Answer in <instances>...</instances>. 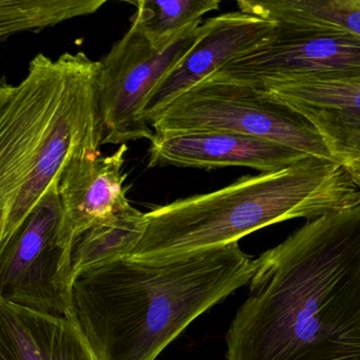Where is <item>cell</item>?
<instances>
[{
  "label": "cell",
  "instance_id": "1",
  "mask_svg": "<svg viewBox=\"0 0 360 360\" xmlns=\"http://www.w3.org/2000/svg\"><path fill=\"white\" fill-rule=\"evenodd\" d=\"M226 333L228 360H360V204L262 253Z\"/></svg>",
  "mask_w": 360,
  "mask_h": 360
},
{
  "label": "cell",
  "instance_id": "2",
  "mask_svg": "<svg viewBox=\"0 0 360 360\" xmlns=\"http://www.w3.org/2000/svg\"><path fill=\"white\" fill-rule=\"evenodd\" d=\"M257 266L238 243L168 259L117 260L72 285L73 319L98 360H155Z\"/></svg>",
  "mask_w": 360,
  "mask_h": 360
},
{
  "label": "cell",
  "instance_id": "3",
  "mask_svg": "<svg viewBox=\"0 0 360 360\" xmlns=\"http://www.w3.org/2000/svg\"><path fill=\"white\" fill-rule=\"evenodd\" d=\"M98 61L38 53L0 111V247L76 156L99 154Z\"/></svg>",
  "mask_w": 360,
  "mask_h": 360
},
{
  "label": "cell",
  "instance_id": "4",
  "mask_svg": "<svg viewBox=\"0 0 360 360\" xmlns=\"http://www.w3.org/2000/svg\"><path fill=\"white\" fill-rule=\"evenodd\" d=\"M360 204V187L334 161L308 156L271 173L243 175L215 192L145 213V234L130 259L156 261L226 247L288 220H313Z\"/></svg>",
  "mask_w": 360,
  "mask_h": 360
},
{
  "label": "cell",
  "instance_id": "5",
  "mask_svg": "<svg viewBox=\"0 0 360 360\" xmlns=\"http://www.w3.org/2000/svg\"><path fill=\"white\" fill-rule=\"evenodd\" d=\"M151 127L160 137L195 131L237 133L334 161L308 122L245 85L205 78L175 99Z\"/></svg>",
  "mask_w": 360,
  "mask_h": 360
},
{
  "label": "cell",
  "instance_id": "6",
  "mask_svg": "<svg viewBox=\"0 0 360 360\" xmlns=\"http://www.w3.org/2000/svg\"><path fill=\"white\" fill-rule=\"evenodd\" d=\"M58 181L0 247V299L73 319L71 256L75 238L61 206Z\"/></svg>",
  "mask_w": 360,
  "mask_h": 360
},
{
  "label": "cell",
  "instance_id": "7",
  "mask_svg": "<svg viewBox=\"0 0 360 360\" xmlns=\"http://www.w3.org/2000/svg\"><path fill=\"white\" fill-rule=\"evenodd\" d=\"M200 36V25L164 49H158L135 23L98 61L97 93L103 144H124L154 137L143 122L152 93Z\"/></svg>",
  "mask_w": 360,
  "mask_h": 360
},
{
  "label": "cell",
  "instance_id": "8",
  "mask_svg": "<svg viewBox=\"0 0 360 360\" xmlns=\"http://www.w3.org/2000/svg\"><path fill=\"white\" fill-rule=\"evenodd\" d=\"M360 76V38L309 23H276L257 48L210 76L215 82L260 86L297 76Z\"/></svg>",
  "mask_w": 360,
  "mask_h": 360
},
{
  "label": "cell",
  "instance_id": "9",
  "mask_svg": "<svg viewBox=\"0 0 360 360\" xmlns=\"http://www.w3.org/2000/svg\"><path fill=\"white\" fill-rule=\"evenodd\" d=\"M255 89L308 122L360 187V76H297Z\"/></svg>",
  "mask_w": 360,
  "mask_h": 360
},
{
  "label": "cell",
  "instance_id": "10",
  "mask_svg": "<svg viewBox=\"0 0 360 360\" xmlns=\"http://www.w3.org/2000/svg\"><path fill=\"white\" fill-rule=\"evenodd\" d=\"M275 27V21L240 11L207 19L200 25V36L192 49L152 93L141 116L143 122L151 127L180 95L231 61L257 48Z\"/></svg>",
  "mask_w": 360,
  "mask_h": 360
},
{
  "label": "cell",
  "instance_id": "11",
  "mask_svg": "<svg viewBox=\"0 0 360 360\" xmlns=\"http://www.w3.org/2000/svg\"><path fill=\"white\" fill-rule=\"evenodd\" d=\"M308 154L287 146L222 131H195L152 137L148 167L217 169L243 166L271 173L291 166Z\"/></svg>",
  "mask_w": 360,
  "mask_h": 360
},
{
  "label": "cell",
  "instance_id": "12",
  "mask_svg": "<svg viewBox=\"0 0 360 360\" xmlns=\"http://www.w3.org/2000/svg\"><path fill=\"white\" fill-rule=\"evenodd\" d=\"M127 151L124 144L111 156L82 154L63 169L57 190L74 238L129 203L124 173Z\"/></svg>",
  "mask_w": 360,
  "mask_h": 360
},
{
  "label": "cell",
  "instance_id": "13",
  "mask_svg": "<svg viewBox=\"0 0 360 360\" xmlns=\"http://www.w3.org/2000/svg\"><path fill=\"white\" fill-rule=\"evenodd\" d=\"M0 360H98L74 319L0 299Z\"/></svg>",
  "mask_w": 360,
  "mask_h": 360
},
{
  "label": "cell",
  "instance_id": "14",
  "mask_svg": "<svg viewBox=\"0 0 360 360\" xmlns=\"http://www.w3.org/2000/svg\"><path fill=\"white\" fill-rule=\"evenodd\" d=\"M145 213L127 203L74 239L72 280L82 273L130 257L145 234Z\"/></svg>",
  "mask_w": 360,
  "mask_h": 360
},
{
  "label": "cell",
  "instance_id": "15",
  "mask_svg": "<svg viewBox=\"0 0 360 360\" xmlns=\"http://www.w3.org/2000/svg\"><path fill=\"white\" fill-rule=\"evenodd\" d=\"M237 6L266 20L321 25L360 38V0H239Z\"/></svg>",
  "mask_w": 360,
  "mask_h": 360
},
{
  "label": "cell",
  "instance_id": "16",
  "mask_svg": "<svg viewBox=\"0 0 360 360\" xmlns=\"http://www.w3.org/2000/svg\"><path fill=\"white\" fill-rule=\"evenodd\" d=\"M132 18L155 48L164 49L200 25L203 15L218 10L219 0H135Z\"/></svg>",
  "mask_w": 360,
  "mask_h": 360
},
{
  "label": "cell",
  "instance_id": "17",
  "mask_svg": "<svg viewBox=\"0 0 360 360\" xmlns=\"http://www.w3.org/2000/svg\"><path fill=\"white\" fill-rule=\"evenodd\" d=\"M105 0H0V37L39 33L76 17L94 14Z\"/></svg>",
  "mask_w": 360,
  "mask_h": 360
},
{
  "label": "cell",
  "instance_id": "18",
  "mask_svg": "<svg viewBox=\"0 0 360 360\" xmlns=\"http://www.w3.org/2000/svg\"><path fill=\"white\" fill-rule=\"evenodd\" d=\"M15 85L10 84L6 80V76H2L0 78V111H1L4 106L6 105V101L10 99L11 95L13 94L14 91Z\"/></svg>",
  "mask_w": 360,
  "mask_h": 360
},
{
  "label": "cell",
  "instance_id": "19",
  "mask_svg": "<svg viewBox=\"0 0 360 360\" xmlns=\"http://www.w3.org/2000/svg\"><path fill=\"white\" fill-rule=\"evenodd\" d=\"M6 40H8V39H6V38L0 37V44H1V42H6Z\"/></svg>",
  "mask_w": 360,
  "mask_h": 360
}]
</instances>
